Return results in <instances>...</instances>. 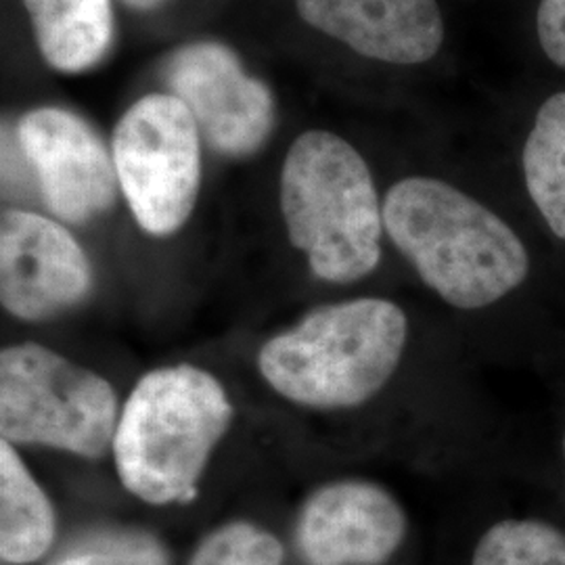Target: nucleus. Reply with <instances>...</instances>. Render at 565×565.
<instances>
[{
  "mask_svg": "<svg viewBox=\"0 0 565 565\" xmlns=\"http://www.w3.org/2000/svg\"><path fill=\"white\" fill-rule=\"evenodd\" d=\"M384 226L425 289L463 317H505L520 345L534 342L532 333L562 310L536 300L534 258L524 237L450 182H394L384 198Z\"/></svg>",
  "mask_w": 565,
  "mask_h": 565,
  "instance_id": "nucleus-1",
  "label": "nucleus"
},
{
  "mask_svg": "<svg viewBox=\"0 0 565 565\" xmlns=\"http://www.w3.org/2000/svg\"><path fill=\"white\" fill-rule=\"evenodd\" d=\"M413 342L401 303L361 296L308 310L258 352L264 382L312 411H354L380 398L398 377Z\"/></svg>",
  "mask_w": 565,
  "mask_h": 565,
  "instance_id": "nucleus-2",
  "label": "nucleus"
},
{
  "mask_svg": "<svg viewBox=\"0 0 565 565\" xmlns=\"http://www.w3.org/2000/svg\"><path fill=\"white\" fill-rule=\"evenodd\" d=\"M235 417L221 380L195 364L145 373L121 404L111 457L126 492L145 505H189Z\"/></svg>",
  "mask_w": 565,
  "mask_h": 565,
  "instance_id": "nucleus-3",
  "label": "nucleus"
},
{
  "mask_svg": "<svg viewBox=\"0 0 565 565\" xmlns=\"http://www.w3.org/2000/svg\"><path fill=\"white\" fill-rule=\"evenodd\" d=\"M279 200L289 242L319 279L350 285L380 268L384 202L350 142L324 130L303 132L282 163Z\"/></svg>",
  "mask_w": 565,
  "mask_h": 565,
  "instance_id": "nucleus-4",
  "label": "nucleus"
},
{
  "mask_svg": "<svg viewBox=\"0 0 565 565\" xmlns=\"http://www.w3.org/2000/svg\"><path fill=\"white\" fill-rule=\"evenodd\" d=\"M120 411L116 387L97 371L42 343L2 348V440L102 459L114 445Z\"/></svg>",
  "mask_w": 565,
  "mask_h": 565,
  "instance_id": "nucleus-5",
  "label": "nucleus"
},
{
  "mask_svg": "<svg viewBox=\"0 0 565 565\" xmlns=\"http://www.w3.org/2000/svg\"><path fill=\"white\" fill-rule=\"evenodd\" d=\"M111 158L145 233L168 237L191 216L202 182L200 128L174 95H147L118 121Z\"/></svg>",
  "mask_w": 565,
  "mask_h": 565,
  "instance_id": "nucleus-6",
  "label": "nucleus"
},
{
  "mask_svg": "<svg viewBox=\"0 0 565 565\" xmlns=\"http://www.w3.org/2000/svg\"><path fill=\"white\" fill-rule=\"evenodd\" d=\"M411 541L408 509L369 478L315 488L294 524V551L302 565H398Z\"/></svg>",
  "mask_w": 565,
  "mask_h": 565,
  "instance_id": "nucleus-7",
  "label": "nucleus"
},
{
  "mask_svg": "<svg viewBox=\"0 0 565 565\" xmlns=\"http://www.w3.org/2000/svg\"><path fill=\"white\" fill-rule=\"evenodd\" d=\"M95 287L88 256L74 235L36 212L7 210L0 221V302L23 323L76 310Z\"/></svg>",
  "mask_w": 565,
  "mask_h": 565,
  "instance_id": "nucleus-8",
  "label": "nucleus"
},
{
  "mask_svg": "<svg viewBox=\"0 0 565 565\" xmlns=\"http://www.w3.org/2000/svg\"><path fill=\"white\" fill-rule=\"evenodd\" d=\"M18 142L57 218L88 223L114 207L120 189L114 158L78 116L57 107L34 109L21 118Z\"/></svg>",
  "mask_w": 565,
  "mask_h": 565,
  "instance_id": "nucleus-9",
  "label": "nucleus"
},
{
  "mask_svg": "<svg viewBox=\"0 0 565 565\" xmlns=\"http://www.w3.org/2000/svg\"><path fill=\"white\" fill-rule=\"evenodd\" d=\"M168 86L191 111L200 132L231 158L254 153L270 135L275 105L263 82L249 78L231 49L198 42L166 70Z\"/></svg>",
  "mask_w": 565,
  "mask_h": 565,
  "instance_id": "nucleus-10",
  "label": "nucleus"
},
{
  "mask_svg": "<svg viewBox=\"0 0 565 565\" xmlns=\"http://www.w3.org/2000/svg\"><path fill=\"white\" fill-rule=\"evenodd\" d=\"M303 21L369 60L417 65L445 41L436 0H296Z\"/></svg>",
  "mask_w": 565,
  "mask_h": 565,
  "instance_id": "nucleus-11",
  "label": "nucleus"
},
{
  "mask_svg": "<svg viewBox=\"0 0 565 565\" xmlns=\"http://www.w3.org/2000/svg\"><path fill=\"white\" fill-rule=\"evenodd\" d=\"M60 545L55 505L23 463L18 446L0 443V559L42 565Z\"/></svg>",
  "mask_w": 565,
  "mask_h": 565,
  "instance_id": "nucleus-12",
  "label": "nucleus"
},
{
  "mask_svg": "<svg viewBox=\"0 0 565 565\" xmlns=\"http://www.w3.org/2000/svg\"><path fill=\"white\" fill-rule=\"evenodd\" d=\"M459 565H565V522L546 507L499 509L473 525Z\"/></svg>",
  "mask_w": 565,
  "mask_h": 565,
  "instance_id": "nucleus-13",
  "label": "nucleus"
},
{
  "mask_svg": "<svg viewBox=\"0 0 565 565\" xmlns=\"http://www.w3.org/2000/svg\"><path fill=\"white\" fill-rule=\"evenodd\" d=\"M44 60L82 72L105 57L114 36L111 0H23Z\"/></svg>",
  "mask_w": 565,
  "mask_h": 565,
  "instance_id": "nucleus-14",
  "label": "nucleus"
},
{
  "mask_svg": "<svg viewBox=\"0 0 565 565\" xmlns=\"http://www.w3.org/2000/svg\"><path fill=\"white\" fill-rule=\"evenodd\" d=\"M522 174L536 214L565 243V93L541 105L524 142Z\"/></svg>",
  "mask_w": 565,
  "mask_h": 565,
  "instance_id": "nucleus-15",
  "label": "nucleus"
},
{
  "mask_svg": "<svg viewBox=\"0 0 565 565\" xmlns=\"http://www.w3.org/2000/svg\"><path fill=\"white\" fill-rule=\"evenodd\" d=\"M42 565H172V557L156 532L109 522L70 534Z\"/></svg>",
  "mask_w": 565,
  "mask_h": 565,
  "instance_id": "nucleus-16",
  "label": "nucleus"
},
{
  "mask_svg": "<svg viewBox=\"0 0 565 565\" xmlns=\"http://www.w3.org/2000/svg\"><path fill=\"white\" fill-rule=\"evenodd\" d=\"M287 548L266 525L231 520L212 527L184 565H285Z\"/></svg>",
  "mask_w": 565,
  "mask_h": 565,
  "instance_id": "nucleus-17",
  "label": "nucleus"
},
{
  "mask_svg": "<svg viewBox=\"0 0 565 565\" xmlns=\"http://www.w3.org/2000/svg\"><path fill=\"white\" fill-rule=\"evenodd\" d=\"M536 32L546 57L565 70V0H541Z\"/></svg>",
  "mask_w": 565,
  "mask_h": 565,
  "instance_id": "nucleus-18",
  "label": "nucleus"
},
{
  "mask_svg": "<svg viewBox=\"0 0 565 565\" xmlns=\"http://www.w3.org/2000/svg\"><path fill=\"white\" fill-rule=\"evenodd\" d=\"M557 486H555V501L546 509H551L557 518H562L565 522V403L559 415V425H557Z\"/></svg>",
  "mask_w": 565,
  "mask_h": 565,
  "instance_id": "nucleus-19",
  "label": "nucleus"
},
{
  "mask_svg": "<svg viewBox=\"0 0 565 565\" xmlns=\"http://www.w3.org/2000/svg\"><path fill=\"white\" fill-rule=\"evenodd\" d=\"M124 2L132 9H151V7H158L163 0H124Z\"/></svg>",
  "mask_w": 565,
  "mask_h": 565,
  "instance_id": "nucleus-20",
  "label": "nucleus"
}]
</instances>
